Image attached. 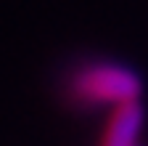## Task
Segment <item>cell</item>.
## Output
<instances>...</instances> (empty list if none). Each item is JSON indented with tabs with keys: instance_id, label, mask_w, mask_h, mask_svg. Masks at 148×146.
Segmentation results:
<instances>
[{
	"instance_id": "obj_2",
	"label": "cell",
	"mask_w": 148,
	"mask_h": 146,
	"mask_svg": "<svg viewBox=\"0 0 148 146\" xmlns=\"http://www.w3.org/2000/svg\"><path fill=\"white\" fill-rule=\"evenodd\" d=\"M143 122H145V112H143L140 98L114 106L106 133L101 138V146H140Z\"/></svg>"
},
{
	"instance_id": "obj_1",
	"label": "cell",
	"mask_w": 148,
	"mask_h": 146,
	"mask_svg": "<svg viewBox=\"0 0 148 146\" xmlns=\"http://www.w3.org/2000/svg\"><path fill=\"white\" fill-rule=\"evenodd\" d=\"M143 80L135 69L116 61H90L77 66L66 80V96L77 106H119L138 101Z\"/></svg>"
}]
</instances>
